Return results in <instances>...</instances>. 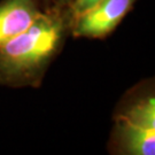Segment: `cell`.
Listing matches in <instances>:
<instances>
[{
    "mask_svg": "<svg viewBox=\"0 0 155 155\" xmlns=\"http://www.w3.org/2000/svg\"><path fill=\"white\" fill-rule=\"evenodd\" d=\"M71 22L69 8L51 6L23 32L0 45V85L39 87L70 36Z\"/></svg>",
    "mask_w": 155,
    "mask_h": 155,
    "instance_id": "6da1fadb",
    "label": "cell"
},
{
    "mask_svg": "<svg viewBox=\"0 0 155 155\" xmlns=\"http://www.w3.org/2000/svg\"><path fill=\"white\" fill-rule=\"evenodd\" d=\"M40 2H41V6H43V9L46 11V9H48L51 6H52L53 0H40Z\"/></svg>",
    "mask_w": 155,
    "mask_h": 155,
    "instance_id": "52a82bcc",
    "label": "cell"
},
{
    "mask_svg": "<svg viewBox=\"0 0 155 155\" xmlns=\"http://www.w3.org/2000/svg\"><path fill=\"white\" fill-rule=\"evenodd\" d=\"M74 1L75 0H53L52 6L64 9V8H70V6L74 4Z\"/></svg>",
    "mask_w": 155,
    "mask_h": 155,
    "instance_id": "8992f818",
    "label": "cell"
},
{
    "mask_svg": "<svg viewBox=\"0 0 155 155\" xmlns=\"http://www.w3.org/2000/svg\"><path fill=\"white\" fill-rule=\"evenodd\" d=\"M43 11L40 0H1L0 45L23 32Z\"/></svg>",
    "mask_w": 155,
    "mask_h": 155,
    "instance_id": "277c9868",
    "label": "cell"
},
{
    "mask_svg": "<svg viewBox=\"0 0 155 155\" xmlns=\"http://www.w3.org/2000/svg\"><path fill=\"white\" fill-rule=\"evenodd\" d=\"M99 0H75L74 4L70 6L69 11L71 13V16L75 17L76 15L81 14L89 9L90 7H92L94 4H97Z\"/></svg>",
    "mask_w": 155,
    "mask_h": 155,
    "instance_id": "5b68a950",
    "label": "cell"
},
{
    "mask_svg": "<svg viewBox=\"0 0 155 155\" xmlns=\"http://www.w3.org/2000/svg\"><path fill=\"white\" fill-rule=\"evenodd\" d=\"M108 152L114 155H154V78H146L122 95L113 113Z\"/></svg>",
    "mask_w": 155,
    "mask_h": 155,
    "instance_id": "7a4b0ae2",
    "label": "cell"
},
{
    "mask_svg": "<svg viewBox=\"0 0 155 155\" xmlns=\"http://www.w3.org/2000/svg\"><path fill=\"white\" fill-rule=\"evenodd\" d=\"M138 0H99L72 17L70 35L75 38L104 39L133 9Z\"/></svg>",
    "mask_w": 155,
    "mask_h": 155,
    "instance_id": "3957f363",
    "label": "cell"
}]
</instances>
